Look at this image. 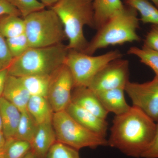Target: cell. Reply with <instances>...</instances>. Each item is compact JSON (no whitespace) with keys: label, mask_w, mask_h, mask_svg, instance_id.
<instances>
[{"label":"cell","mask_w":158,"mask_h":158,"mask_svg":"<svg viewBox=\"0 0 158 158\" xmlns=\"http://www.w3.org/2000/svg\"><path fill=\"white\" fill-rule=\"evenodd\" d=\"M73 81L65 64L51 75L47 99L54 113L65 110L71 101Z\"/></svg>","instance_id":"cell-10"},{"label":"cell","mask_w":158,"mask_h":158,"mask_svg":"<svg viewBox=\"0 0 158 158\" xmlns=\"http://www.w3.org/2000/svg\"><path fill=\"white\" fill-rule=\"evenodd\" d=\"M125 6L131 7L140 15L144 24L158 25V9L149 0H123Z\"/></svg>","instance_id":"cell-20"},{"label":"cell","mask_w":158,"mask_h":158,"mask_svg":"<svg viewBox=\"0 0 158 158\" xmlns=\"http://www.w3.org/2000/svg\"><path fill=\"white\" fill-rule=\"evenodd\" d=\"M18 10L21 16L24 18L29 15L45 8L39 0H8Z\"/></svg>","instance_id":"cell-25"},{"label":"cell","mask_w":158,"mask_h":158,"mask_svg":"<svg viewBox=\"0 0 158 158\" xmlns=\"http://www.w3.org/2000/svg\"><path fill=\"white\" fill-rule=\"evenodd\" d=\"M27 111L38 124L52 122L54 112L48 100L39 96H31Z\"/></svg>","instance_id":"cell-18"},{"label":"cell","mask_w":158,"mask_h":158,"mask_svg":"<svg viewBox=\"0 0 158 158\" xmlns=\"http://www.w3.org/2000/svg\"><path fill=\"white\" fill-rule=\"evenodd\" d=\"M31 96H39L47 98L51 75H33L18 77Z\"/></svg>","instance_id":"cell-19"},{"label":"cell","mask_w":158,"mask_h":158,"mask_svg":"<svg viewBox=\"0 0 158 158\" xmlns=\"http://www.w3.org/2000/svg\"><path fill=\"white\" fill-rule=\"evenodd\" d=\"M71 102L100 118L106 119L109 113L103 106L96 94L88 87L74 88Z\"/></svg>","instance_id":"cell-12"},{"label":"cell","mask_w":158,"mask_h":158,"mask_svg":"<svg viewBox=\"0 0 158 158\" xmlns=\"http://www.w3.org/2000/svg\"><path fill=\"white\" fill-rule=\"evenodd\" d=\"M52 123L57 141L79 150L108 146V140L80 124L65 110L54 113Z\"/></svg>","instance_id":"cell-6"},{"label":"cell","mask_w":158,"mask_h":158,"mask_svg":"<svg viewBox=\"0 0 158 158\" xmlns=\"http://www.w3.org/2000/svg\"><path fill=\"white\" fill-rule=\"evenodd\" d=\"M6 139L3 133L0 132V152H2L5 145H6Z\"/></svg>","instance_id":"cell-34"},{"label":"cell","mask_w":158,"mask_h":158,"mask_svg":"<svg viewBox=\"0 0 158 158\" xmlns=\"http://www.w3.org/2000/svg\"><path fill=\"white\" fill-rule=\"evenodd\" d=\"M127 53L138 57L140 62L151 68L158 78V52L142 47L141 48L132 47L127 51Z\"/></svg>","instance_id":"cell-24"},{"label":"cell","mask_w":158,"mask_h":158,"mask_svg":"<svg viewBox=\"0 0 158 158\" xmlns=\"http://www.w3.org/2000/svg\"><path fill=\"white\" fill-rule=\"evenodd\" d=\"M13 60L6 39L0 33V70L9 68Z\"/></svg>","instance_id":"cell-28"},{"label":"cell","mask_w":158,"mask_h":158,"mask_svg":"<svg viewBox=\"0 0 158 158\" xmlns=\"http://www.w3.org/2000/svg\"><path fill=\"white\" fill-rule=\"evenodd\" d=\"M46 158H81L79 150L56 141L49 151Z\"/></svg>","instance_id":"cell-26"},{"label":"cell","mask_w":158,"mask_h":158,"mask_svg":"<svg viewBox=\"0 0 158 158\" xmlns=\"http://www.w3.org/2000/svg\"><path fill=\"white\" fill-rule=\"evenodd\" d=\"M30 48L46 47L62 43L66 38L64 27L52 9H45L23 18Z\"/></svg>","instance_id":"cell-5"},{"label":"cell","mask_w":158,"mask_h":158,"mask_svg":"<svg viewBox=\"0 0 158 158\" xmlns=\"http://www.w3.org/2000/svg\"><path fill=\"white\" fill-rule=\"evenodd\" d=\"M0 158H3L2 153V152H0Z\"/></svg>","instance_id":"cell-38"},{"label":"cell","mask_w":158,"mask_h":158,"mask_svg":"<svg viewBox=\"0 0 158 158\" xmlns=\"http://www.w3.org/2000/svg\"><path fill=\"white\" fill-rule=\"evenodd\" d=\"M10 15L21 16L18 10L12 6L8 0H0V17Z\"/></svg>","instance_id":"cell-31"},{"label":"cell","mask_w":158,"mask_h":158,"mask_svg":"<svg viewBox=\"0 0 158 158\" xmlns=\"http://www.w3.org/2000/svg\"><path fill=\"white\" fill-rule=\"evenodd\" d=\"M133 106L141 110L153 121L158 122V78L149 82L135 83L130 81L124 89Z\"/></svg>","instance_id":"cell-9"},{"label":"cell","mask_w":158,"mask_h":158,"mask_svg":"<svg viewBox=\"0 0 158 158\" xmlns=\"http://www.w3.org/2000/svg\"><path fill=\"white\" fill-rule=\"evenodd\" d=\"M0 113L2 125V132L6 140L13 138L17 131L21 112L5 98H0Z\"/></svg>","instance_id":"cell-15"},{"label":"cell","mask_w":158,"mask_h":158,"mask_svg":"<svg viewBox=\"0 0 158 158\" xmlns=\"http://www.w3.org/2000/svg\"><path fill=\"white\" fill-rule=\"evenodd\" d=\"M69 49L62 43L46 47L30 48L13 59L8 68L9 75L22 77L33 75H51L65 63Z\"/></svg>","instance_id":"cell-4"},{"label":"cell","mask_w":158,"mask_h":158,"mask_svg":"<svg viewBox=\"0 0 158 158\" xmlns=\"http://www.w3.org/2000/svg\"><path fill=\"white\" fill-rule=\"evenodd\" d=\"M124 7L121 0H93L94 29L99 28Z\"/></svg>","instance_id":"cell-17"},{"label":"cell","mask_w":158,"mask_h":158,"mask_svg":"<svg viewBox=\"0 0 158 158\" xmlns=\"http://www.w3.org/2000/svg\"><path fill=\"white\" fill-rule=\"evenodd\" d=\"M0 132H2V117L0 113Z\"/></svg>","instance_id":"cell-37"},{"label":"cell","mask_w":158,"mask_h":158,"mask_svg":"<svg viewBox=\"0 0 158 158\" xmlns=\"http://www.w3.org/2000/svg\"><path fill=\"white\" fill-rule=\"evenodd\" d=\"M2 97L18 108L21 112L27 110L31 95L18 77L8 75Z\"/></svg>","instance_id":"cell-14"},{"label":"cell","mask_w":158,"mask_h":158,"mask_svg":"<svg viewBox=\"0 0 158 158\" xmlns=\"http://www.w3.org/2000/svg\"><path fill=\"white\" fill-rule=\"evenodd\" d=\"M65 111L76 121L87 129L103 138H106L108 126L106 119L98 117L71 102Z\"/></svg>","instance_id":"cell-11"},{"label":"cell","mask_w":158,"mask_h":158,"mask_svg":"<svg viewBox=\"0 0 158 158\" xmlns=\"http://www.w3.org/2000/svg\"><path fill=\"white\" fill-rule=\"evenodd\" d=\"M141 158H158V122L156 123V133L153 139Z\"/></svg>","instance_id":"cell-30"},{"label":"cell","mask_w":158,"mask_h":158,"mask_svg":"<svg viewBox=\"0 0 158 158\" xmlns=\"http://www.w3.org/2000/svg\"><path fill=\"white\" fill-rule=\"evenodd\" d=\"M21 17L14 15L0 17V33L6 39L24 34V19Z\"/></svg>","instance_id":"cell-21"},{"label":"cell","mask_w":158,"mask_h":158,"mask_svg":"<svg viewBox=\"0 0 158 158\" xmlns=\"http://www.w3.org/2000/svg\"><path fill=\"white\" fill-rule=\"evenodd\" d=\"M56 141L52 122L39 124L30 142L31 151L37 158H46L51 147Z\"/></svg>","instance_id":"cell-13"},{"label":"cell","mask_w":158,"mask_h":158,"mask_svg":"<svg viewBox=\"0 0 158 158\" xmlns=\"http://www.w3.org/2000/svg\"><path fill=\"white\" fill-rule=\"evenodd\" d=\"M31 151L30 142L13 138L6 140L2 153L4 158H24Z\"/></svg>","instance_id":"cell-23"},{"label":"cell","mask_w":158,"mask_h":158,"mask_svg":"<svg viewBox=\"0 0 158 158\" xmlns=\"http://www.w3.org/2000/svg\"><path fill=\"white\" fill-rule=\"evenodd\" d=\"M129 62L121 58L113 60L96 74L88 88L95 93L122 88L129 81Z\"/></svg>","instance_id":"cell-8"},{"label":"cell","mask_w":158,"mask_h":158,"mask_svg":"<svg viewBox=\"0 0 158 158\" xmlns=\"http://www.w3.org/2000/svg\"><path fill=\"white\" fill-rule=\"evenodd\" d=\"M143 47L158 52V25H152L145 36Z\"/></svg>","instance_id":"cell-29"},{"label":"cell","mask_w":158,"mask_h":158,"mask_svg":"<svg viewBox=\"0 0 158 158\" xmlns=\"http://www.w3.org/2000/svg\"><path fill=\"white\" fill-rule=\"evenodd\" d=\"M39 124L27 110L21 112V116L14 138L31 142Z\"/></svg>","instance_id":"cell-22"},{"label":"cell","mask_w":158,"mask_h":158,"mask_svg":"<svg viewBox=\"0 0 158 158\" xmlns=\"http://www.w3.org/2000/svg\"><path fill=\"white\" fill-rule=\"evenodd\" d=\"M153 3L154 5L158 9V0H149Z\"/></svg>","instance_id":"cell-36"},{"label":"cell","mask_w":158,"mask_h":158,"mask_svg":"<svg viewBox=\"0 0 158 158\" xmlns=\"http://www.w3.org/2000/svg\"><path fill=\"white\" fill-rule=\"evenodd\" d=\"M40 2L42 3L45 7H48L50 8L54 6L56 3L59 2V0H39Z\"/></svg>","instance_id":"cell-33"},{"label":"cell","mask_w":158,"mask_h":158,"mask_svg":"<svg viewBox=\"0 0 158 158\" xmlns=\"http://www.w3.org/2000/svg\"><path fill=\"white\" fill-rule=\"evenodd\" d=\"M24 158H37L35 156V155L34 154L32 153V152L30 151V152L27 155V156H26Z\"/></svg>","instance_id":"cell-35"},{"label":"cell","mask_w":158,"mask_h":158,"mask_svg":"<svg viewBox=\"0 0 158 158\" xmlns=\"http://www.w3.org/2000/svg\"><path fill=\"white\" fill-rule=\"evenodd\" d=\"M8 75V69L0 70V98L2 96L5 84Z\"/></svg>","instance_id":"cell-32"},{"label":"cell","mask_w":158,"mask_h":158,"mask_svg":"<svg viewBox=\"0 0 158 158\" xmlns=\"http://www.w3.org/2000/svg\"><path fill=\"white\" fill-rule=\"evenodd\" d=\"M138 15L135 9L125 5L121 11L98 29L82 52L93 55L98 50L110 46L140 41L141 38L137 33L140 21Z\"/></svg>","instance_id":"cell-3"},{"label":"cell","mask_w":158,"mask_h":158,"mask_svg":"<svg viewBox=\"0 0 158 158\" xmlns=\"http://www.w3.org/2000/svg\"><path fill=\"white\" fill-rule=\"evenodd\" d=\"M156 127L155 122L132 106L127 113L114 117L108 146L128 156L141 158L153 139Z\"/></svg>","instance_id":"cell-1"},{"label":"cell","mask_w":158,"mask_h":158,"mask_svg":"<svg viewBox=\"0 0 158 158\" xmlns=\"http://www.w3.org/2000/svg\"><path fill=\"white\" fill-rule=\"evenodd\" d=\"M9 50L13 59L21 56L30 47L25 34L6 39Z\"/></svg>","instance_id":"cell-27"},{"label":"cell","mask_w":158,"mask_h":158,"mask_svg":"<svg viewBox=\"0 0 158 158\" xmlns=\"http://www.w3.org/2000/svg\"><path fill=\"white\" fill-rule=\"evenodd\" d=\"M122 57L121 52L117 50L97 56L69 50L64 64L68 67L72 76L73 88L88 87L101 69L109 62Z\"/></svg>","instance_id":"cell-7"},{"label":"cell","mask_w":158,"mask_h":158,"mask_svg":"<svg viewBox=\"0 0 158 158\" xmlns=\"http://www.w3.org/2000/svg\"><path fill=\"white\" fill-rule=\"evenodd\" d=\"M124 91V89L117 88L95 93L108 113L118 116L127 113L131 107L126 101Z\"/></svg>","instance_id":"cell-16"},{"label":"cell","mask_w":158,"mask_h":158,"mask_svg":"<svg viewBox=\"0 0 158 158\" xmlns=\"http://www.w3.org/2000/svg\"><path fill=\"white\" fill-rule=\"evenodd\" d=\"M51 9L63 24L68 40L67 48L83 52L88 44L84 27L94 29L93 0H59Z\"/></svg>","instance_id":"cell-2"}]
</instances>
